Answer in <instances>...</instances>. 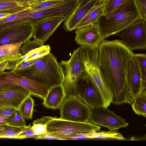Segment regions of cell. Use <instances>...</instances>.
Segmentation results:
<instances>
[{
    "instance_id": "obj_1",
    "label": "cell",
    "mask_w": 146,
    "mask_h": 146,
    "mask_svg": "<svg viewBox=\"0 0 146 146\" xmlns=\"http://www.w3.org/2000/svg\"><path fill=\"white\" fill-rule=\"evenodd\" d=\"M99 63L105 80L112 94L111 103L133 102L127 83V74L133 52L121 40L105 39L98 47Z\"/></svg>"
},
{
    "instance_id": "obj_2",
    "label": "cell",
    "mask_w": 146,
    "mask_h": 146,
    "mask_svg": "<svg viewBox=\"0 0 146 146\" xmlns=\"http://www.w3.org/2000/svg\"><path fill=\"white\" fill-rule=\"evenodd\" d=\"M142 18L135 0H128L106 15H102L97 24L103 38L120 33L137 20Z\"/></svg>"
},
{
    "instance_id": "obj_3",
    "label": "cell",
    "mask_w": 146,
    "mask_h": 146,
    "mask_svg": "<svg viewBox=\"0 0 146 146\" xmlns=\"http://www.w3.org/2000/svg\"><path fill=\"white\" fill-rule=\"evenodd\" d=\"M77 49L85 72L101 95L103 106L108 107L112 102L113 96L100 64L98 48L80 46Z\"/></svg>"
},
{
    "instance_id": "obj_4",
    "label": "cell",
    "mask_w": 146,
    "mask_h": 146,
    "mask_svg": "<svg viewBox=\"0 0 146 146\" xmlns=\"http://www.w3.org/2000/svg\"><path fill=\"white\" fill-rule=\"evenodd\" d=\"M18 73L49 88L62 84L63 76L59 63L50 52L36 59L29 69Z\"/></svg>"
},
{
    "instance_id": "obj_5",
    "label": "cell",
    "mask_w": 146,
    "mask_h": 146,
    "mask_svg": "<svg viewBox=\"0 0 146 146\" xmlns=\"http://www.w3.org/2000/svg\"><path fill=\"white\" fill-rule=\"evenodd\" d=\"M62 85L67 97L78 99L90 108L103 106L100 92L85 71L76 80Z\"/></svg>"
},
{
    "instance_id": "obj_6",
    "label": "cell",
    "mask_w": 146,
    "mask_h": 146,
    "mask_svg": "<svg viewBox=\"0 0 146 146\" xmlns=\"http://www.w3.org/2000/svg\"><path fill=\"white\" fill-rule=\"evenodd\" d=\"M46 134L59 138L72 134L100 131L101 127L89 121L78 122L56 117L51 119L46 123Z\"/></svg>"
},
{
    "instance_id": "obj_7",
    "label": "cell",
    "mask_w": 146,
    "mask_h": 146,
    "mask_svg": "<svg viewBox=\"0 0 146 146\" xmlns=\"http://www.w3.org/2000/svg\"><path fill=\"white\" fill-rule=\"evenodd\" d=\"M7 84L20 86L29 91L31 95L43 100L49 88L13 70L0 74V86Z\"/></svg>"
},
{
    "instance_id": "obj_8",
    "label": "cell",
    "mask_w": 146,
    "mask_h": 146,
    "mask_svg": "<svg viewBox=\"0 0 146 146\" xmlns=\"http://www.w3.org/2000/svg\"><path fill=\"white\" fill-rule=\"evenodd\" d=\"M130 50L146 48V20L141 18L116 34Z\"/></svg>"
},
{
    "instance_id": "obj_9",
    "label": "cell",
    "mask_w": 146,
    "mask_h": 146,
    "mask_svg": "<svg viewBox=\"0 0 146 146\" xmlns=\"http://www.w3.org/2000/svg\"><path fill=\"white\" fill-rule=\"evenodd\" d=\"M89 121L97 125L116 131L129 125L125 119L103 106L90 108Z\"/></svg>"
},
{
    "instance_id": "obj_10",
    "label": "cell",
    "mask_w": 146,
    "mask_h": 146,
    "mask_svg": "<svg viewBox=\"0 0 146 146\" xmlns=\"http://www.w3.org/2000/svg\"><path fill=\"white\" fill-rule=\"evenodd\" d=\"M59 109L61 119L78 122L89 121L90 108L78 99L66 97Z\"/></svg>"
},
{
    "instance_id": "obj_11",
    "label": "cell",
    "mask_w": 146,
    "mask_h": 146,
    "mask_svg": "<svg viewBox=\"0 0 146 146\" xmlns=\"http://www.w3.org/2000/svg\"><path fill=\"white\" fill-rule=\"evenodd\" d=\"M80 0H66L63 3L49 8L33 11L25 17L27 23L35 25L44 20L56 17H68L72 13Z\"/></svg>"
},
{
    "instance_id": "obj_12",
    "label": "cell",
    "mask_w": 146,
    "mask_h": 146,
    "mask_svg": "<svg viewBox=\"0 0 146 146\" xmlns=\"http://www.w3.org/2000/svg\"><path fill=\"white\" fill-rule=\"evenodd\" d=\"M33 24L27 23L7 28L0 32V46L19 42L23 44L33 37Z\"/></svg>"
},
{
    "instance_id": "obj_13",
    "label": "cell",
    "mask_w": 146,
    "mask_h": 146,
    "mask_svg": "<svg viewBox=\"0 0 146 146\" xmlns=\"http://www.w3.org/2000/svg\"><path fill=\"white\" fill-rule=\"evenodd\" d=\"M30 95L29 91L17 85L0 86V108L11 107L18 109L23 101Z\"/></svg>"
},
{
    "instance_id": "obj_14",
    "label": "cell",
    "mask_w": 146,
    "mask_h": 146,
    "mask_svg": "<svg viewBox=\"0 0 146 146\" xmlns=\"http://www.w3.org/2000/svg\"><path fill=\"white\" fill-rule=\"evenodd\" d=\"M59 64L63 76L62 83L75 81L85 72L77 49L68 60H62Z\"/></svg>"
},
{
    "instance_id": "obj_15",
    "label": "cell",
    "mask_w": 146,
    "mask_h": 146,
    "mask_svg": "<svg viewBox=\"0 0 146 146\" xmlns=\"http://www.w3.org/2000/svg\"><path fill=\"white\" fill-rule=\"evenodd\" d=\"M75 41L81 46L98 47L105 39L97 23L76 29Z\"/></svg>"
},
{
    "instance_id": "obj_16",
    "label": "cell",
    "mask_w": 146,
    "mask_h": 146,
    "mask_svg": "<svg viewBox=\"0 0 146 146\" xmlns=\"http://www.w3.org/2000/svg\"><path fill=\"white\" fill-rule=\"evenodd\" d=\"M100 0H80L71 14L64 20L63 27L67 31L76 29L80 21Z\"/></svg>"
},
{
    "instance_id": "obj_17",
    "label": "cell",
    "mask_w": 146,
    "mask_h": 146,
    "mask_svg": "<svg viewBox=\"0 0 146 146\" xmlns=\"http://www.w3.org/2000/svg\"><path fill=\"white\" fill-rule=\"evenodd\" d=\"M65 19L64 17L58 16L47 19L37 23L34 25L33 37L34 39L44 43Z\"/></svg>"
},
{
    "instance_id": "obj_18",
    "label": "cell",
    "mask_w": 146,
    "mask_h": 146,
    "mask_svg": "<svg viewBox=\"0 0 146 146\" xmlns=\"http://www.w3.org/2000/svg\"><path fill=\"white\" fill-rule=\"evenodd\" d=\"M127 79L128 87L134 100L135 97L142 92V88L139 68L133 55L128 62Z\"/></svg>"
},
{
    "instance_id": "obj_19",
    "label": "cell",
    "mask_w": 146,
    "mask_h": 146,
    "mask_svg": "<svg viewBox=\"0 0 146 146\" xmlns=\"http://www.w3.org/2000/svg\"><path fill=\"white\" fill-rule=\"evenodd\" d=\"M66 97L62 85H55L49 88L42 104L48 108L59 109Z\"/></svg>"
},
{
    "instance_id": "obj_20",
    "label": "cell",
    "mask_w": 146,
    "mask_h": 146,
    "mask_svg": "<svg viewBox=\"0 0 146 146\" xmlns=\"http://www.w3.org/2000/svg\"><path fill=\"white\" fill-rule=\"evenodd\" d=\"M95 131L78 133L76 137L78 140L86 139H112L125 140L122 134L116 131Z\"/></svg>"
},
{
    "instance_id": "obj_21",
    "label": "cell",
    "mask_w": 146,
    "mask_h": 146,
    "mask_svg": "<svg viewBox=\"0 0 146 146\" xmlns=\"http://www.w3.org/2000/svg\"><path fill=\"white\" fill-rule=\"evenodd\" d=\"M105 3L100 2L93 7L77 25L76 29L97 23L103 15Z\"/></svg>"
},
{
    "instance_id": "obj_22",
    "label": "cell",
    "mask_w": 146,
    "mask_h": 146,
    "mask_svg": "<svg viewBox=\"0 0 146 146\" xmlns=\"http://www.w3.org/2000/svg\"><path fill=\"white\" fill-rule=\"evenodd\" d=\"M30 6L22 0H0V13L13 14Z\"/></svg>"
},
{
    "instance_id": "obj_23",
    "label": "cell",
    "mask_w": 146,
    "mask_h": 146,
    "mask_svg": "<svg viewBox=\"0 0 146 146\" xmlns=\"http://www.w3.org/2000/svg\"><path fill=\"white\" fill-rule=\"evenodd\" d=\"M23 59L20 52L0 57V71L13 70Z\"/></svg>"
},
{
    "instance_id": "obj_24",
    "label": "cell",
    "mask_w": 146,
    "mask_h": 146,
    "mask_svg": "<svg viewBox=\"0 0 146 146\" xmlns=\"http://www.w3.org/2000/svg\"><path fill=\"white\" fill-rule=\"evenodd\" d=\"M25 127H16L8 124L0 125V138L19 139V135Z\"/></svg>"
},
{
    "instance_id": "obj_25",
    "label": "cell",
    "mask_w": 146,
    "mask_h": 146,
    "mask_svg": "<svg viewBox=\"0 0 146 146\" xmlns=\"http://www.w3.org/2000/svg\"><path fill=\"white\" fill-rule=\"evenodd\" d=\"M135 113L138 115L146 116V91H142L136 96L131 104Z\"/></svg>"
},
{
    "instance_id": "obj_26",
    "label": "cell",
    "mask_w": 146,
    "mask_h": 146,
    "mask_svg": "<svg viewBox=\"0 0 146 146\" xmlns=\"http://www.w3.org/2000/svg\"><path fill=\"white\" fill-rule=\"evenodd\" d=\"M34 101L30 95L21 103L18 109L25 119H32L33 118Z\"/></svg>"
},
{
    "instance_id": "obj_27",
    "label": "cell",
    "mask_w": 146,
    "mask_h": 146,
    "mask_svg": "<svg viewBox=\"0 0 146 146\" xmlns=\"http://www.w3.org/2000/svg\"><path fill=\"white\" fill-rule=\"evenodd\" d=\"M50 50L49 45H43L31 50L23 55V59L25 61L35 60L48 54Z\"/></svg>"
},
{
    "instance_id": "obj_28",
    "label": "cell",
    "mask_w": 146,
    "mask_h": 146,
    "mask_svg": "<svg viewBox=\"0 0 146 146\" xmlns=\"http://www.w3.org/2000/svg\"><path fill=\"white\" fill-rule=\"evenodd\" d=\"M133 56L139 65L141 75L142 91H146V55L145 54H135Z\"/></svg>"
},
{
    "instance_id": "obj_29",
    "label": "cell",
    "mask_w": 146,
    "mask_h": 146,
    "mask_svg": "<svg viewBox=\"0 0 146 146\" xmlns=\"http://www.w3.org/2000/svg\"><path fill=\"white\" fill-rule=\"evenodd\" d=\"M52 117L50 116H44L33 121L32 127L36 135H42L46 133L47 126L46 123Z\"/></svg>"
},
{
    "instance_id": "obj_30",
    "label": "cell",
    "mask_w": 146,
    "mask_h": 146,
    "mask_svg": "<svg viewBox=\"0 0 146 146\" xmlns=\"http://www.w3.org/2000/svg\"><path fill=\"white\" fill-rule=\"evenodd\" d=\"M22 42L4 45L0 46V57L20 53Z\"/></svg>"
},
{
    "instance_id": "obj_31",
    "label": "cell",
    "mask_w": 146,
    "mask_h": 146,
    "mask_svg": "<svg viewBox=\"0 0 146 146\" xmlns=\"http://www.w3.org/2000/svg\"><path fill=\"white\" fill-rule=\"evenodd\" d=\"M66 0H44L30 6L33 11L45 9L59 5L64 3Z\"/></svg>"
},
{
    "instance_id": "obj_32",
    "label": "cell",
    "mask_w": 146,
    "mask_h": 146,
    "mask_svg": "<svg viewBox=\"0 0 146 146\" xmlns=\"http://www.w3.org/2000/svg\"><path fill=\"white\" fill-rule=\"evenodd\" d=\"M33 11L30 6L22 11L10 15L0 19V26L25 17Z\"/></svg>"
},
{
    "instance_id": "obj_33",
    "label": "cell",
    "mask_w": 146,
    "mask_h": 146,
    "mask_svg": "<svg viewBox=\"0 0 146 146\" xmlns=\"http://www.w3.org/2000/svg\"><path fill=\"white\" fill-rule=\"evenodd\" d=\"M7 124L16 127H25L27 125L25 119L18 110L10 116L7 118Z\"/></svg>"
},
{
    "instance_id": "obj_34",
    "label": "cell",
    "mask_w": 146,
    "mask_h": 146,
    "mask_svg": "<svg viewBox=\"0 0 146 146\" xmlns=\"http://www.w3.org/2000/svg\"><path fill=\"white\" fill-rule=\"evenodd\" d=\"M44 43L38 40L34 39L29 40L23 44L20 49V52L23 56L31 50L43 45Z\"/></svg>"
},
{
    "instance_id": "obj_35",
    "label": "cell",
    "mask_w": 146,
    "mask_h": 146,
    "mask_svg": "<svg viewBox=\"0 0 146 146\" xmlns=\"http://www.w3.org/2000/svg\"><path fill=\"white\" fill-rule=\"evenodd\" d=\"M128 0H107L105 2L104 15L114 10Z\"/></svg>"
},
{
    "instance_id": "obj_36",
    "label": "cell",
    "mask_w": 146,
    "mask_h": 146,
    "mask_svg": "<svg viewBox=\"0 0 146 146\" xmlns=\"http://www.w3.org/2000/svg\"><path fill=\"white\" fill-rule=\"evenodd\" d=\"M35 60L25 61L23 59L13 70L17 73H20L27 70L34 64Z\"/></svg>"
},
{
    "instance_id": "obj_37",
    "label": "cell",
    "mask_w": 146,
    "mask_h": 146,
    "mask_svg": "<svg viewBox=\"0 0 146 146\" xmlns=\"http://www.w3.org/2000/svg\"><path fill=\"white\" fill-rule=\"evenodd\" d=\"M36 135L32 129L31 124L27 125L19 135V139H25L27 138H35Z\"/></svg>"
},
{
    "instance_id": "obj_38",
    "label": "cell",
    "mask_w": 146,
    "mask_h": 146,
    "mask_svg": "<svg viewBox=\"0 0 146 146\" xmlns=\"http://www.w3.org/2000/svg\"><path fill=\"white\" fill-rule=\"evenodd\" d=\"M17 109L11 107H3L0 108V114L7 118L14 113Z\"/></svg>"
},
{
    "instance_id": "obj_39",
    "label": "cell",
    "mask_w": 146,
    "mask_h": 146,
    "mask_svg": "<svg viewBox=\"0 0 146 146\" xmlns=\"http://www.w3.org/2000/svg\"><path fill=\"white\" fill-rule=\"evenodd\" d=\"M142 18L146 20V0H135Z\"/></svg>"
},
{
    "instance_id": "obj_40",
    "label": "cell",
    "mask_w": 146,
    "mask_h": 146,
    "mask_svg": "<svg viewBox=\"0 0 146 146\" xmlns=\"http://www.w3.org/2000/svg\"><path fill=\"white\" fill-rule=\"evenodd\" d=\"M23 0L30 6L36 4L44 0Z\"/></svg>"
},
{
    "instance_id": "obj_41",
    "label": "cell",
    "mask_w": 146,
    "mask_h": 146,
    "mask_svg": "<svg viewBox=\"0 0 146 146\" xmlns=\"http://www.w3.org/2000/svg\"><path fill=\"white\" fill-rule=\"evenodd\" d=\"M7 124V118L0 114V125Z\"/></svg>"
},
{
    "instance_id": "obj_42",
    "label": "cell",
    "mask_w": 146,
    "mask_h": 146,
    "mask_svg": "<svg viewBox=\"0 0 146 146\" xmlns=\"http://www.w3.org/2000/svg\"><path fill=\"white\" fill-rule=\"evenodd\" d=\"M10 15L11 14H9L0 13V19L5 18Z\"/></svg>"
},
{
    "instance_id": "obj_43",
    "label": "cell",
    "mask_w": 146,
    "mask_h": 146,
    "mask_svg": "<svg viewBox=\"0 0 146 146\" xmlns=\"http://www.w3.org/2000/svg\"><path fill=\"white\" fill-rule=\"evenodd\" d=\"M101 2L105 3L107 0H100Z\"/></svg>"
},
{
    "instance_id": "obj_44",
    "label": "cell",
    "mask_w": 146,
    "mask_h": 146,
    "mask_svg": "<svg viewBox=\"0 0 146 146\" xmlns=\"http://www.w3.org/2000/svg\"><path fill=\"white\" fill-rule=\"evenodd\" d=\"M4 71H0V74H1Z\"/></svg>"
}]
</instances>
